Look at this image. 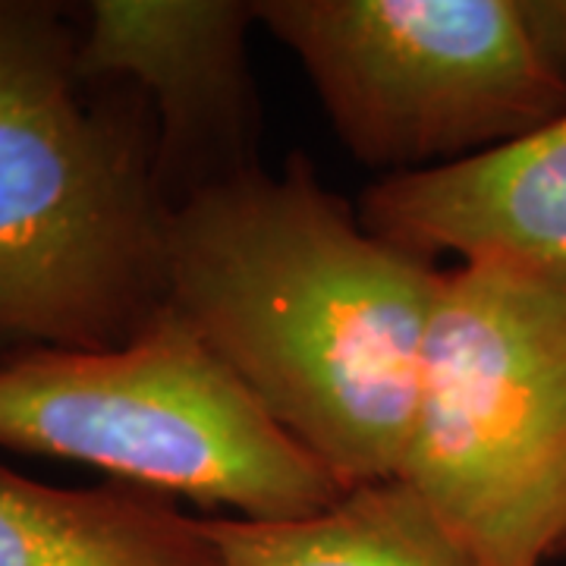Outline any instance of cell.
<instances>
[{
  "label": "cell",
  "instance_id": "cell-6",
  "mask_svg": "<svg viewBox=\"0 0 566 566\" xmlns=\"http://www.w3.org/2000/svg\"><path fill=\"white\" fill-rule=\"evenodd\" d=\"M80 20L82 76L133 82L151 104L170 214L262 170V104L245 51L255 0H92Z\"/></svg>",
  "mask_w": 566,
  "mask_h": 566
},
{
  "label": "cell",
  "instance_id": "cell-8",
  "mask_svg": "<svg viewBox=\"0 0 566 566\" xmlns=\"http://www.w3.org/2000/svg\"><path fill=\"white\" fill-rule=\"evenodd\" d=\"M0 566H221L202 516L107 482L57 488L0 463Z\"/></svg>",
  "mask_w": 566,
  "mask_h": 566
},
{
  "label": "cell",
  "instance_id": "cell-1",
  "mask_svg": "<svg viewBox=\"0 0 566 566\" xmlns=\"http://www.w3.org/2000/svg\"><path fill=\"white\" fill-rule=\"evenodd\" d=\"M444 271L375 237L308 158L167 221V312L346 488L400 475Z\"/></svg>",
  "mask_w": 566,
  "mask_h": 566
},
{
  "label": "cell",
  "instance_id": "cell-2",
  "mask_svg": "<svg viewBox=\"0 0 566 566\" xmlns=\"http://www.w3.org/2000/svg\"><path fill=\"white\" fill-rule=\"evenodd\" d=\"M76 10L0 0V368L123 349L170 300L155 114L82 76Z\"/></svg>",
  "mask_w": 566,
  "mask_h": 566
},
{
  "label": "cell",
  "instance_id": "cell-5",
  "mask_svg": "<svg viewBox=\"0 0 566 566\" xmlns=\"http://www.w3.org/2000/svg\"><path fill=\"white\" fill-rule=\"evenodd\" d=\"M296 54L344 148L419 174L520 139L566 114L516 0H255Z\"/></svg>",
  "mask_w": 566,
  "mask_h": 566
},
{
  "label": "cell",
  "instance_id": "cell-3",
  "mask_svg": "<svg viewBox=\"0 0 566 566\" xmlns=\"http://www.w3.org/2000/svg\"><path fill=\"white\" fill-rule=\"evenodd\" d=\"M397 479L482 566L566 551L564 290L491 264L444 271Z\"/></svg>",
  "mask_w": 566,
  "mask_h": 566
},
{
  "label": "cell",
  "instance_id": "cell-10",
  "mask_svg": "<svg viewBox=\"0 0 566 566\" xmlns=\"http://www.w3.org/2000/svg\"><path fill=\"white\" fill-rule=\"evenodd\" d=\"M538 57L566 82V0H516Z\"/></svg>",
  "mask_w": 566,
  "mask_h": 566
},
{
  "label": "cell",
  "instance_id": "cell-9",
  "mask_svg": "<svg viewBox=\"0 0 566 566\" xmlns=\"http://www.w3.org/2000/svg\"><path fill=\"white\" fill-rule=\"evenodd\" d=\"M202 526L221 566H482L400 479L349 488L305 520L202 516Z\"/></svg>",
  "mask_w": 566,
  "mask_h": 566
},
{
  "label": "cell",
  "instance_id": "cell-7",
  "mask_svg": "<svg viewBox=\"0 0 566 566\" xmlns=\"http://www.w3.org/2000/svg\"><path fill=\"white\" fill-rule=\"evenodd\" d=\"M356 211L422 259L457 255L566 293V114L463 161L381 177Z\"/></svg>",
  "mask_w": 566,
  "mask_h": 566
},
{
  "label": "cell",
  "instance_id": "cell-4",
  "mask_svg": "<svg viewBox=\"0 0 566 566\" xmlns=\"http://www.w3.org/2000/svg\"><path fill=\"white\" fill-rule=\"evenodd\" d=\"M0 447L264 523L315 516L349 491L174 312L123 349L3 365Z\"/></svg>",
  "mask_w": 566,
  "mask_h": 566
}]
</instances>
